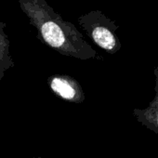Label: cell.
<instances>
[{
  "mask_svg": "<svg viewBox=\"0 0 158 158\" xmlns=\"http://www.w3.org/2000/svg\"><path fill=\"white\" fill-rule=\"evenodd\" d=\"M6 23L0 22V80L4 77L6 71L13 66L10 52V40L5 33Z\"/></svg>",
  "mask_w": 158,
  "mask_h": 158,
  "instance_id": "obj_5",
  "label": "cell"
},
{
  "mask_svg": "<svg viewBox=\"0 0 158 158\" xmlns=\"http://www.w3.org/2000/svg\"><path fill=\"white\" fill-rule=\"evenodd\" d=\"M153 73L155 75V95L145 109H134L133 114L139 123L158 135V66L153 69Z\"/></svg>",
  "mask_w": 158,
  "mask_h": 158,
  "instance_id": "obj_4",
  "label": "cell"
},
{
  "mask_svg": "<svg viewBox=\"0 0 158 158\" xmlns=\"http://www.w3.org/2000/svg\"><path fill=\"white\" fill-rule=\"evenodd\" d=\"M49 86L53 92L65 101L80 102L84 101L83 90L77 82L70 76L56 75L49 79Z\"/></svg>",
  "mask_w": 158,
  "mask_h": 158,
  "instance_id": "obj_3",
  "label": "cell"
},
{
  "mask_svg": "<svg viewBox=\"0 0 158 158\" xmlns=\"http://www.w3.org/2000/svg\"><path fill=\"white\" fill-rule=\"evenodd\" d=\"M18 2L44 44L61 55L79 60L97 57L95 49L75 25L63 20L46 0H18Z\"/></svg>",
  "mask_w": 158,
  "mask_h": 158,
  "instance_id": "obj_1",
  "label": "cell"
},
{
  "mask_svg": "<svg viewBox=\"0 0 158 158\" xmlns=\"http://www.w3.org/2000/svg\"><path fill=\"white\" fill-rule=\"evenodd\" d=\"M77 22L98 47L110 54L120 50L121 42L116 35L119 26L103 12L91 10L81 15Z\"/></svg>",
  "mask_w": 158,
  "mask_h": 158,
  "instance_id": "obj_2",
  "label": "cell"
}]
</instances>
